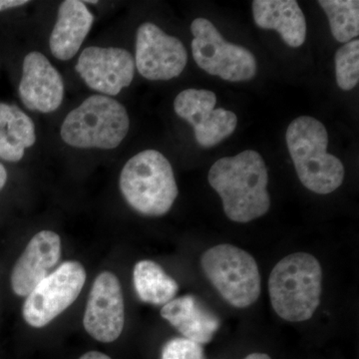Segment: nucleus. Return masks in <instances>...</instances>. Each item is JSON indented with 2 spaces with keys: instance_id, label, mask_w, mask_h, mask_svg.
<instances>
[{
  "instance_id": "f8f14e48",
  "label": "nucleus",
  "mask_w": 359,
  "mask_h": 359,
  "mask_svg": "<svg viewBox=\"0 0 359 359\" xmlns=\"http://www.w3.org/2000/svg\"><path fill=\"white\" fill-rule=\"evenodd\" d=\"M75 70L89 88L116 96L133 81L135 60L125 49L89 46L80 54Z\"/></svg>"
},
{
  "instance_id": "1a4fd4ad",
  "label": "nucleus",
  "mask_w": 359,
  "mask_h": 359,
  "mask_svg": "<svg viewBox=\"0 0 359 359\" xmlns=\"http://www.w3.org/2000/svg\"><path fill=\"white\" fill-rule=\"evenodd\" d=\"M216 104V94L204 89L184 90L175 99V112L192 125L196 141L201 147L218 145L237 128L235 113L223 108L215 109Z\"/></svg>"
},
{
  "instance_id": "393cba45",
  "label": "nucleus",
  "mask_w": 359,
  "mask_h": 359,
  "mask_svg": "<svg viewBox=\"0 0 359 359\" xmlns=\"http://www.w3.org/2000/svg\"><path fill=\"white\" fill-rule=\"evenodd\" d=\"M79 359H111L110 356L106 355L99 351H89L83 354Z\"/></svg>"
},
{
  "instance_id": "a211bd4d",
  "label": "nucleus",
  "mask_w": 359,
  "mask_h": 359,
  "mask_svg": "<svg viewBox=\"0 0 359 359\" xmlns=\"http://www.w3.org/2000/svg\"><path fill=\"white\" fill-rule=\"evenodd\" d=\"M133 283L139 299L155 306H165L179 292L178 283L168 276L160 264L149 259L135 264Z\"/></svg>"
},
{
  "instance_id": "20e7f679",
  "label": "nucleus",
  "mask_w": 359,
  "mask_h": 359,
  "mask_svg": "<svg viewBox=\"0 0 359 359\" xmlns=\"http://www.w3.org/2000/svg\"><path fill=\"white\" fill-rule=\"evenodd\" d=\"M120 191L127 204L139 214L162 217L179 195L173 168L162 153L142 151L123 167Z\"/></svg>"
},
{
  "instance_id": "aec40b11",
  "label": "nucleus",
  "mask_w": 359,
  "mask_h": 359,
  "mask_svg": "<svg viewBox=\"0 0 359 359\" xmlns=\"http://www.w3.org/2000/svg\"><path fill=\"white\" fill-rule=\"evenodd\" d=\"M0 129L14 145L25 149L36 142L35 126L32 118L11 104L0 102Z\"/></svg>"
},
{
  "instance_id": "6e6552de",
  "label": "nucleus",
  "mask_w": 359,
  "mask_h": 359,
  "mask_svg": "<svg viewBox=\"0 0 359 359\" xmlns=\"http://www.w3.org/2000/svg\"><path fill=\"white\" fill-rule=\"evenodd\" d=\"M86 278V271L79 262L61 264L26 297L22 308L25 323L34 328L48 325L76 301Z\"/></svg>"
},
{
  "instance_id": "9b49d317",
  "label": "nucleus",
  "mask_w": 359,
  "mask_h": 359,
  "mask_svg": "<svg viewBox=\"0 0 359 359\" xmlns=\"http://www.w3.org/2000/svg\"><path fill=\"white\" fill-rule=\"evenodd\" d=\"M125 304L121 283L111 271L99 273L92 285L83 316L90 337L104 344L119 339L124 328Z\"/></svg>"
},
{
  "instance_id": "0eeeda50",
  "label": "nucleus",
  "mask_w": 359,
  "mask_h": 359,
  "mask_svg": "<svg viewBox=\"0 0 359 359\" xmlns=\"http://www.w3.org/2000/svg\"><path fill=\"white\" fill-rule=\"evenodd\" d=\"M192 52L198 66L226 81H249L256 76L257 59L245 47L226 41L211 21L197 18L191 25Z\"/></svg>"
},
{
  "instance_id": "f3484780",
  "label": "nucleus",
  "mask_w": 359,
  "mask_h": 359,
  "mask_svg": "<svg viewBox=\"0 0 359 359\" xmlns=\"http://www.w3.org/2000/svg\"><path fill=\"white\" fill-rule=\"evenodd\" d=\"M161 316L169 321L185 339L209 344L219 328V318L193 295H184L163 306Z\"/></svg>"
},
{
  "instance_id": "7ed1b4c3",
  "label": "nucleus",
  "mask_w": 359,
  "mask_h": 359,
  "mask_svg": "<svg viewBox=\"0 0 359 359\" xmlns=\"http://www.w3.org/2000/svg\"><path fill=\"white\" fill-rule=\"evenodd\" d=\"M285 140L297 177L308 190L327 195L342 185L346 169L339 158L328 154V134L323 123L309 116L297 118Z\"/></svg>"
},
{
  "instance_id": "9d476101",
  "label": "nucleus",
  "mask_w": 359,
  "mask_h": 359,
  "mask_svg": "<svg viewBox=\"0 0 359 359\" xmlns=\"http://www.w3.org/2000/svg\"><path fill=\"white\" fill-rule=\"evenodd\" d=\"M187 62L188 54L178 39L166 34L154 23L139 26L135 66L142 76L151 81H167L180 76Z\"/></svg>"
},
{
  "instance_id": "2eb2a0df",
  "label": "nucleus",
  "mask_w": 359,
  "mask_h": 359,
  "mask_svg": "<svg viewBox=\"0 0 359 359\" xmlns=\"http://www.w3.org/2000/svg\"><path fill=\"white\" fill-rule=\"evenodd\" d=\"M94 16L79 0H66L58 9L57 20L49 39L52 55L59 60H70L76 55L91 30Z\"/></svg>"
},
{
  "instance_id": "412c9836",
  "label": "nucleus",
  "mask_w": 359,
  "mask_h": 359,
  "mask_svg": "<svg viewBox=\"0 0 359 359\" xmlns=\"http://www.w3.org/2000/svg\"><path fill=\"white\" fill-rule=\"evenodd\" d=\"M335 72L340 89L349 91L359 81V40L347 42L335 53Z\"/></svg>"
},
{
  "instance_id": "4468645a",
  "label": "nucleus",
  "mask_w": 359,
  "mask_h": 359,
  "mask_svg": "<svg viewBox=\"0 0 359 359\" xmlns=\"http://www.w3.org/2000/svg\"><path fill=\"white\" fill-rule=\"evenodd\" d=\"M60 257L61 238L57 233L44 230L33 236L11 273L14 294L27 297L50 273Z\"/></svg>"
},
{
  "instance_id": "dca6fc26",
  "label": "nucleus",
  "mask_w": 359,
  "mask_h": 359,
  "mask_svg": "<svg viewBox=\"0 0 359 359\" xmlns=\"http://www.w3.org/2000/svg\"><path fill=\"white\" fill-rule=\"evenodd\" d=\"M252 15L259 28L276 30L290 47L306 41V16L295 0H255Z\"/></svg>"
},
{
  "instance_id": "39448f33",
  "label": "nucleus",
  "mask_w": 359,
  "mask_h": 359,
  "mask_svg": "<svg viewBox=\"0 0 359 359\" xmlns=\"http://www.w3.org/2000/svg\"><path fill=\"white\" fill-rule=\"evenodd\" d=\"M129 128L126 108L110 97L96 94L66 116L60 135L72 147L112 150L122 143Z\"/></svg>"
},
{
  "instance_id": "b1692460",
  "label": "nucleus",
  "mask_w": 359,
  "mask_h": 359,
  "mask_svg": "<svg viewBox=\"0 0 359 359\" xmlns=\"http://www.w3.org/2000/svg\"><path fill=\"white\" fill-rule=\"evenodd\" d=\"M27 0H0V13L7 9L15 8L27 4Z\"/></svg>"
},
{
  "instance_id": "5701e85b",
  "label": "nucleus",
  "mask_w": 359,
  "mask_h": 359,
  "mask_svg": "<svg viewBox=\"0 0 359 359\" xmlns=\"http://www.w3.org/2000/svg\"><path fill=\"white\" fill-rule=\"evenodd\" d=\"M25 149L14 145L13 142L7 138L4 132L0 129V159L6 162H20L25 156Z\"/></svg>"
},
{
  "instance_id": "f03ea898",
  "label": "nucleus",
  "mask_w": 359,
  "mask_h": 359,
  "mask_svg": "<svg viewBox=\"0 0 359 359\" xmlns=\"http://www.w3.org/2000/svg\"><path fill=\"white\" fill-rule=\"evenodd\" d=\"M269 292L273 309L283 320H309L320 304L323 269L320 262L308 252L283 257L269 276Z\"/></svg>"
},
{
  "instance_id": "ddd939ff",
  "label": "nucleus",
  "mask_w": 359,
  "mask_h": 359,
  "mask_svg": "<svg viewBox=\"0 0 359 359\" xmlns=\"http://www.w3.org/2000/svg\"><path fill=\"white\" fill-rule=\"evenodd\" d=\"M20 97L28 110L54 112L65 98V82L60 73L40 52L28 53L23 60Z\"/></svg>"
},
{
  "instance_id": "a878e982",
  "label": "nucleus",
  "mask_w": 359,
  "mask_h": 359,
  "mask_svg": "<svg viewBox=\"0 0 359 359\" xmlns=\"http://www.w3.org/2000/svg\"><path fill=\"white\" fill-rule=\"evenodd\" d=\"M7 182V171L6 167L0 163V192L4 188Z\"/></svg>"
},
{
  "instance_id": "f257e3e1",
  "label": "nucleus",
  "mask_w": 359,
  "mask_h": 359,
  "mask_svg": "<svg viewBox=\"0 0 359 359\" xmlns=\"http://www.w3.org/2000/svg\"><path fill=\"white\" fill-rule=\"evenodd\" d=\"M209 183L223 202L224 214L236 223H249L269 212V174L259 153L245 150L217 161L209 172Z\"/></svg>"
},
{
  "instance_id": "6ab92c4d",
  "label": "nucleus",
  "mask_w": 359,
  "mask_h": 359,
  "mask_svg": "<svg viewBox=\"0 0 359 359\" xmlns=\"http://www.w3.org/2000/svg\"><path fill=\"white\" fill-rule=\"evenodd\" d=\"M327 13L332 35L340 43H347L359 34L358 0H320Z\"/></svg>"
},
{
  "instance_id": "4be33fe9",
  "label": "nucleus",
  "mask_w": 359,
  "mask_h": 359,
  "mask_svg": "<svg viewBox=\"0 0 359 359\" xmlns=\"http://www.w3.org/2000/svg\"><path fill=\"white\" fill-rule=\"evenodd\" d=\"M161 359H205L202 344L185 337L169 340L163 347Z\"/></svg>"
},
{
  "instance_id": "423d86ee",
  "label": "nucleus",
  "mask_w": 359,
  "mask_h": 359,
  "mask_svg": "<svg viewBox=\"0 0 359 359\" xmlns=\"http://www.w3.org/2000/svg\"><path fill=\"white\" fill-rule=\"evenodd\" d=\"M205 276L224 301L238 309L252 306L261 295V275L256 259L233 245H217L201 259Z\"/></svg>"
},
{
  "instance_id": "bb28decb",
  "label": "nucleus",
  "mask_w": 359,
  "mask_h": 359,
  "mask_svg": "<svg viewBox=\"0 0 359 359\" xmlns=\"http://www.w3.org/2000/svg\"><path fill=\"white\" fill-rule=\"evenodd\" d=\"M244 359H271V356L268 355V354L264 353H252L249 354L247 358Z\"/></svg>"
}]
</instances>
